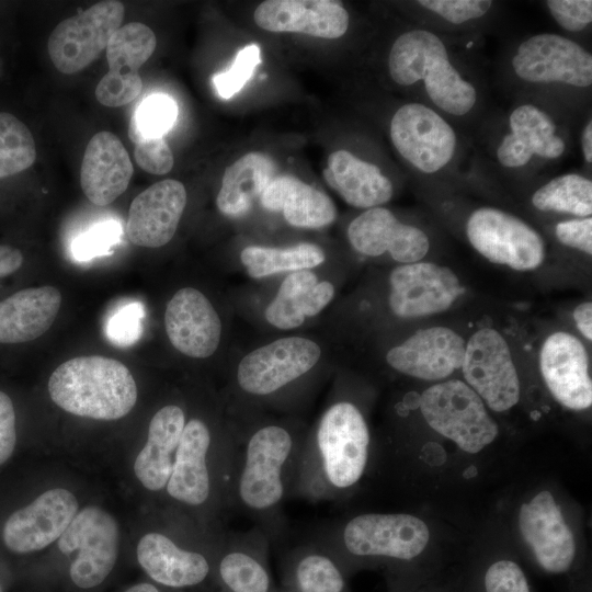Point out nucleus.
Listing matches in <instances>:
<instances>
[{"label": "nucleus", "mask_w": 592, "mask_h": 592, "mask_svg": "<svg viewBox=\"0 0 592 592\" xmlns=\"http://www.w3.org/2000/svg\"><path fill=\"white\" fill-rule=\"evenodd\" d=\"M429 538L428 525L410 514H361L353 517L343 532L344 545L351 554L400 560L418 557Z\"/></svg>", "instance_id": "13"}, {"label": "nucleus", "mask_w": 592, "mask_h": 592, "mask_svg": "<svg viewBox=\"0 0 592 592\" xmlns=\"http://www.w3.org/2000/svg\"><path fill=\"white\" fill-rule=\"evenodd\" d=\"M134 172L127 150L113 133L99 132L89 140L80 169V184L96 206L113 203L127 189Z\"/></svg>", "instance_id": "25"}, {"label": "nucleus", "mask_w": 592, "mask_h": 592, "mask_svg": "<svg viewBox=\"0 0 592 592\" xmlns=\"http://www.w3.org/2000/svg\"><path fill=\"white\" fill-rule=\"evenodd\" d=\"M573 320L578 330L589 341L592 340V304L583 301L573 310Z\"/></svg>", "instance_id": "50"}, {"label": "nucleus", "mask_w": 592, "mask_h": 592, "mask_svg": "<svg viewBox=\"0 0 592 592\" xmlns=\"http://www.w3.org/2000/svg\"><path fill=\"white\" fill-rule=\"evenodd\" d=\"M184 425V412L174 405L161 408L152 417L147 442L134 463L136 477L148 490L158 491L167 486Z\"/></svg>", "instance_id": "30"}, {"label": "nucleus", "mask_w": 592, "mask_h": 592, "mask_svg": "<svg viewBox=\"0 0 592 592\" xmlns=\"http://www.w3.org/2000/svg\"><path fill=\"white\" fill-rule=\"evenodd\" d=\"M539 369L547 388L560 405L576 411L591 407L589 356L576 335L566 331L548 335L539 352Z\"/></svg>", "instance_id": "17"}, {"label": "nucleus", "mask_w": 592, "mask_h": 592, "mask_svg": "<svg viewBox=\"0 0 592 592\" xmlns=\"http://www.w3.org/2000/svg\"><path fill=\"white\" fill-rule=\"evenodd\" d=\"M426 423L467 453H478L492 443L498 424L481 398L465 383L451 379L426 388L420 398Z\"/></svg>", "instance_id": "3"}, {"label": "nucleus", "mask_w": 592, "mask_h": 592, "mask_svg": "<svg viewBox=\"0 0 592 592\" xmlns=\"http://www.w3.org/2000/svg\"><path fill=\"white\" fill-rule=\"evenodd\" d=\"M257 25L274 33H301L321 38H339L349 29V13L331 0H267L253 13Z\"/></svg>", "instance_id": "24"}, {"label": "nucleus", "mask_w": 592, "mask_h": 592, "mask_svg": "<svg viewBox=\"0 0 592 592\" xmlns=\"http://www.w3.org/2000/svg\"><path fill=\"white\" fill-rule=\"evenodd\" d=\"M164 327L173 348L186 356L205 358L219 345V316L206 296L193 287L179 289L169 300Z\"/></svg>", "instance_id": "21"}, {"label": "nucleus", "mask_w": 592, "mask_h": 592, "mask_svg": "<svg viewBox=\"0 0 592 592\" xmlns=\"http://www.w3.org/2000/svg\"><path fill=\"white\" fill-rule=\"evenodd\" d=\"M466 341L447 327L420 329L391 348L386 361L397 372L422 380L436 382L460 369Z\"/></svg>", "instance_id": "18"}, {"label": "nucleus", "mask_w": 592, "mask_h": 592, "mask_svg": "<svg viewBox=\"0 0 592 592\" xmlns=\"http://www.w3.org/2000/svg\"><path fill=\"white\" fill-rule=\"evenodd\" d=\"M317 443L331 485L343 489L360 480L367 463L369 433L353 403L338 402L323 413Z\"/></svg>", "instance_id": "10"}, {"label": "nucleus", "mask_w": 592, "mask_h": 592, "mask_svg": "<svg viewBox=\"0 0 592 592\" xmlns=\"http://www.w3.org/2000/svg\"><path fill=\"white\" fill-rule=\"evenodd\" d=\"M272 160L261 152H249L226 168L216 197L219 212L229 217L246 214L273 179Z\"/></svg>", "instance_id": "33"}, {"label": "nucleus", "mask_w": 592, "mask_h": 592, "mask_svg": "<svg viewBox=\"0 0 592 592\" xmlns=\"http://www.w3.org/2000/svg\"><path fill=\"white\" fill-rule=\"evenodd\" d=\"M261 62L260 47L250 44L241 48L234 60L231 68L214 76L213 82L218 95L230 99L237 94L253 75Z\"/></svg>", "instance_id": "40"}, {"label": "nucleus", "mask_w": 592, "mask_h": 592, "mask_svg": "<svg viewBox=\"0 0 592 592\" xmlns=\"http://www.w3.org/2000/svg\"><path fill=\"white\" fill-rule=\"evenodd\" d=\"M511 67L530 83H563L585 89L592 84V55L579 43L555 33H538L516 47Z\"/></svg>", "instance_id": "9"}, {"label": "nucleus", "mask_w": 592, "mask_h": 592, "mask_svg": "<svg viewBox=\"0 0 592 592\" xmlns=\"http://www.w3.org/2000/svg\"><path fill=\"white\" fill-rule=\"evenodd\" d=\"M36 146L29 127L14 115L0 112V179L30 168Z\"/></svg>", "instance_id": "36"}, {"label": "nucleus", "mask_w": 592, "mask_h": 592, "mask_svg": "<svg viewBox=\"0 0 592 592\" xmlns=\"http://www.w3.org/2000/svg\"><path fill=\"white\" fill-rule=\"evenodd\" d=\"M388 72L401 87L420 82L430 102L449 116L464 117L476 106L475 86L453 64L443 39L428 29H410L395 39Z\"/></svg>", "instance_id": "1"}, {"label": "nucleus", "mask_w": 592, "mask_h": 592, "mask_svg": "<svg viewBox=\"0 0 592 592\" xmlns=\"http://www.w3.org/2000/svg\"><path fill=\"white\" fill-rule=\"evenodd\" d=\"M223 581L234 592H267L269 576L251 556L234 551L226 555L219 565Z\"/></svg>", "instance_id": "38"}, {"label": "nucleus", "mask_w": 592, "mask_h": 592, "mask_svg": "<svg viewBox=\"0 0 592 592\" xmlns=\"http://www.w3.org/2000/svg\"><path fill=\"white\" fill-rule=\"evenodd\" d=\"M124 15L122 2L107 0L61 21L47 42L54 66L65 75L77 73L89 66L106 49Z\"/></svg>", "instance_id": "7"}, {"label": "nucleus", "mask_w": 592, "mask_h": 592, "mask_svg": "<svg viewBox=\"0 0 592 592\" xmlns=\"http://www.w3.org/2000/svg\"><path fill=\"white\" fill-rule=\"evenodd\" d=\"M77 511L78 502L70 491L47 490L11 514L3 527V542L18 554L41 550L61 536Z\"/></svg>", "instance_id": "19"}, {"label": "nucleus", "mask_w": 592, "mask_h": 592, "mask_svg": "<svg viewBox=\"0 0 592 592\" xmlns=\"http://www.w3.org/2000/svg\"><path fill=\"white\" fill-rule=\"evenodd\" d=\"M186 205L184 185L173 179L159 181L132 202L126 232L133 244L159 248L174 236Z\"/></svg>", "instance_id": "22"}, {"label": "nucleus", "mask_w": 592, "mask_h": 592, "mask_svg": "<svg viewBox=\"0 0 592 592\" xmlns=\"http://www.w3.org/2000/svg\"><path fill=\"white\" fill-rule=\"evenodd\" d=\"M137 559L150 578L174 588L197 584L209 571L203 555L181 549L159 533H148L140 538Z\"/></svg>", "instance_id": "31"}, {"label": "nucleus", "mask_w": 592, "mask_h": 592, "mask_svg": "<svg viewBox=\"0 0 592 592\" xmlns=\"http://www.w3.org/2000/svg\"><path fill=\"white\" fill-rule=\"evenodd\" d=\"M121 236L122 228L117 221L99 223L73 240L72 254L78 261L109 254L111 248L119 242Z\"/></svg>", "instance_id": "41"}, {"label": "nucleus", "mask_w": 592, "mask_h": 592, "mask_svg": "<svg viewBox=\"0 0 592 592\" xmlns=\"http://www.w3.org/2000/svg\"><path fill=\"white\" fill-rule=\"evenodd\" d=\"M265 209L282 212L285 220L299 228H321L337 217L331 198L293 175L273 178L260 196Z\"/></svg>", "instance_id": "29"}, {"label": "nucleus", "mask_w": 592, "mask_h": 592, "mask_svg": "<svg viewBox=\"0 0 592 592\" xmlns=\"http://www.w3.org/2000/svg\"><path fill=\"white\" fill-rule=\"evenodd\" d=\"M48 392L65 411L95 420H117L134 408L136 382L122 362L100 355L79 356L50 375Z\"/></svg>", "instance_id": "2"}, {"label": "nucleus", "mask_w": 592, "mask_h": 592, "mask_svg": "<svg viewBox=\"0 0 592 592\" xmlns=\"http://www.w3.org/2000/svg\"><path fill=\"white\" fill-rule=\"evenodd\" d=\"M60 304V292L47 285L23 288L0 300V344L25 343L43 335Z\"/></svg>", "instance_id": "26"}, {"label": "nucleus", "mask_w": 592, "mask_h": 592, "mask_svg": "<svg viewBox=\"0 0 592 592\" xmlns=\"http://www.w3.org/2000/svg\"><path fill=\"white\" fill-rule=\"evenodd\" d=\"M581 148L587 163L592 162V119H589L581 133Z\"/></svg>", "instance_id": "51"}, {"label": "nucleus", "mask_w": 592, "mask_h": 592, "mask_svg": "<svg viewBox=\"0 0 592 592\" xmlns=\"http://www.w3.org/2000/svg\"><path fill=\"white\" fill-rule=\"evenodd\" d=\"M292 447L289 433L277 425L261 428L250 437L239 479V496L247 506L266 510L281 501L282 470Z\"/></svg>", "instance_id": "14"}, {"label": "nucleus", "mask_w": 592, "mask_h": 592, "mask_svg": "<svg viewBox=\"0 0 592 592\" xmlns=\"http://www.w3.org/2000/svg\"><path fill=\"white\" fill-rule=\"evenodd\" d=\"M389 134L397 152L423 174L442 171L456 155L455 129L436 110L421 102L401 105L391 117Z\"/></svg>", "instance_id": "5"}, {"label": "nucleus", "mask_w": 592, "mask_h": 592, "mask_svg": "<svg viewBox=\"0 0 592 592\" xmlns=\"http://www.w3.org/2000/svg\"><path fill=\"white\" fill-rule=\"evenodd\" d=\"M533 206L540 212L573 215L592 214V181L579 173H565L539 186L532 195Z\"/></svg>", "instance_id": "35"}, {"label": "nucleus", "mask_w": 592, "mask_h": 592, "mask_svg": "<svg viewBox=\"0 0 592 592\" xmlns=\"http://www.w3.org/2000/svg\"><path fill=\"white\" fill-rule=\"evenodd\" d=\"M178 105L168 94L147 96L137 106L128 126V137L136 145L146 138L163 137L173 126Z\"/></svg>", "instance_id": "37"}, {"label": "nucleus", "mask_w": 592, "mask_h": 592, "mask_svg": "<svg viewBox=\"0 0 592 592\" xmlns=\"http://www.w3.org/2000/svg\"><path fill=\"white\" fill-rule=\"evenodd\" d=\"M348 238L361 254L388 253L401 264L419 262L430 250V239L422 229L401 223L384 207L368 208L355 217L348 227Z\"/></svg>", "instance_id": "20"}, {"label": "nucleus", "mask_w": 592, "mask_h": 592, "mask_svg": "<svg viewBox=\"0 0 592 592\" xmlns=\"http://www.w3.org/2000/svg\"><path fill=\"white\" fill-rule=\"evenodd\" d=\"M126 592H159L152 584L139 583L129 588Z\"/></svg>", "instance_id": "52"}, {"label": "nucleus", "mask_w": 592, "mask_h": 592, "mask_svg": "<svg viewBox=\"0 0 592 592\" xmlns=\"http://www.w3.org/2000/svg\"><path fill=\"white\" fill-rule=\"evenodd\" d=\"M24 257L20 249L0 244V278L12 275L23 264Z\"/></svg>", "instance_id": "49"}, {"label": "nucleus", "mask_w": 592, "mask_h": 592, "mask_svg": "<svg viewBox=\"0 0 592 592\" xmlns=\"http://www.w3.org/2000/svg\"><path fill=\"white\" fill-rule=\"evenodd\" d=\"M240 259L248 274L260 278L275 273L318 266L325 261V253L312 243H299L287 248L250 246L241 251Z\"/></svg>", "instance_id": "34"}, {"label": "nucleus", "mask_w": 592, "mask_h": 592, "mask_svg": "<svg viewBox=\"0 0 592 592\" xmlns=\"http://www.w3.org/2000/svg\"><path fill=\"white\" fill-rule=\"evenodd\" d=\"M465 383L491 410L503 412L520 400V379L506 340L493 328H481L466 342L460 367Z\"/></svg>", "instance_id": "6"}, {"label": "nucleus", "mask_w": 592, "mask_h": 592, "mask_svg": "<svg viewBox=\"0 0 592 592\" xmlns=\"http://www.w3.org/2000/svg\"><path fill=\"white\" fill-rule=\"evenodd\" d=\"M510 132L505 134L496 150L500 166L520 169L533 157L555 160L566 150L563 138L557 133L553 117L531 103L515 106L509 115Z\"/></svg>", "instance_id": "23"}, {"label": "nucleus", "mask_w": 592, "mask_h": 592, "mask_svg": "<svg viewBox=\"0 0 592 592\" xmlns=\"http://www.w3.org/2000/svg\"><path fill=\"white\" fill-rule=\"evenodd\" d=\"M471 247L494 264L515 271H533L545 260L540 234L520 217L491 206L475 209L466 221Z\"/></svg>", "instance_id": "4"}, {"label": "nucleus", "mask_w": 592, "mask_h": 592, "mask_svg": "<svg viewBox=\"0 0 592 592\" xmlns=\"http://www.w3.org/2000/svg\"><path fill=\"white\" fill-rule=\"evenodd\" d=\"M156 44L153 31L140 22L127 23L113 33L106 46L109 71L95 88L101 104L118 107L138 96L143 89L138 70L151 57Z\"/></svg>", "instance_id": "15"}, {"label": "nucleus", "mask_w": 592, "mask_h": 592, "mask_svg": "<svg viewBox=\"0 0 592 592\" xmlns=\"http://www.w3.org/2000/svg\"><path fill=\"white\" fill-rule=\"evenodd\" d=\"M118 539L117 523L104 510L87 506L77 513L58 538L62 554H77L70 566L72 582L83 589L103 582L116 562Z\"/></svg>", "instance_id": "8"}, {"label": "nucleus", "mask_w": 592, "mask_h": 592, "mask_svg": "<svg viewBox=\"0 0 592 592\" xmlns=\"http://www.w3.org/2000/svg\"><path fill=\"white\" fill-rule=\"evenodd\" d=\"M415 3L454 25L485 16L493 4L490 0H420Z\"/></svg>", "instance_id": "42"}, {"label": "nucleus", "mask_w": 592, "mask_h": 592, "mask_svg": "<svg viewBox=\"0 0 592 592\" xmlns=\"http://www.w3.org/2000/svg\"><path fill=\"white\" fill-rule=\"evenodd\" d=\"M144 307L139 303H129L119 307L106 325L109 340L117 346L134 344L143 331Z\"/></svg>", "instance_id": "43"}, {"label": "nucleus", "mask_w": 592, "mask_h": 592, "mask_svg": "<svg viewBox=\"0 0 592 592\" xmlns=\"http://www.w3.org/2000/svg\"><path fill=\"white\" fill-rule=\"evenodd\" d=\"M209 444V430L203 421L192 419L184 425L166 486L173 499L190 505H200L207 500L209 476L206 456Z\"/></svg>", "instance_id": "28"}, {"label": "nucleus", "mask_w": 592, "mask_h": 592, "mask_svg": "<svg viewBox=\"0 0 592 592\" xmlns=\"http://www.w3.org/2000/svg\"><path fill=\"white\" fill-rule=\"evenodd\" d=\"M483 589L485 592H531L523 569L508 559L489 566L483 576Z\"/></svg>", "instance_id": "44"}, {"label": "nucleus", "mask_w": 592, "mask_h": 592, "mask_svg": "<svg viewBox=\"0 0 592 592\" xmlns=\"http://www.w3.org/2000/svg\"><path fill=\"white\" fill-rule=\"evenodd\" d=\"M519 528L543 570L567 572L576 556L573 534L553 494L543 490L519 512Z\"/></svg>", "instance_id": "16"}, {"label": "nucleus", "mask_w": 592, "mask_h": 592, "mask_svg": "<svg viewBox=\"0 0 592 592\" xmlns=\"http://www.w3.org/2000/svg\"><path fill=\"white\" fill-rule=\"evenodd\" d=\"M301 592H342L344 581L335 565L322 555H309L296 569Z\"/></svg>", "instance_id": "39"}, {"label": "nucleus", "mask_w": 592, "mask_h": 592, "mask_svg": "<svg viewBox=\"0 0 592 592\" xmlns=\"http://www.w3.org/2000/svg\"><path fill=\"white\" fill-rule=\"evenodd\" d=\"M558 241L569 248L592 254V218H572L558 223L555 227Z\"/></svg>", "instance_id": "47"}, {"label": "nucleus", "mask_w": 592, "mask_h": 592, "mask_svg": "<svg viewBox=\"0 0 592 592\" xmlns=\"http://www.w3.org/2000/svg\"><path fill=\"white\" fill-rule=\"evenodd\" d=\"M139 168L152 174H166L173 168V155L163 137L146 138L135 145Z\"/></svg>", "instance_id": "46"}, {"label": "nucleus", "mask_w": 592, "mask_h": 592, "mask_svg": "<svg viewBox=\"0 0 592 592\" xmlns=\"http://www.w3.org/2000/svg\"><path fill=\"white\" fill-rule=\"evenodd\" d=\"M16 442L15 412L11 398L0 390V465L13 453Z\"/></svg>", "instance_id": "48"}, {"label": "nucleus", "mask_w": 592, "mask_h": 592, "mask_svg": "<svg viewBox=\"0 0 592 592\" xmlns=\"http://www.w3.org/2000/svg\"><path fill=\"white\" fill-rule=\"evenodd\" d=\"M545 4L555 22L567 32H580L592 22L591 0H548Z\"/></svg>", "instance_id": "45"}, {"label": "nucleus", "mask_w": 592, "mask_h": 592, "mask_svg": "<svg viewBox=\"0 0 592 592\" xmlns=\"http://www.w3.org/2000/svg\"><path fill=\"white\" fill-rule=\"evenodd\" d=\"M389 284V307L397 317L405 319L444 312L465 292L448 266L422 261L395 267Z\"/></svg>", "instance_id": "11"}, {"label": "nucleus", "mask_w": 592, "mask_h": 592, "mask_svg": "<svg viewBox=\"0 0 592 592\" xmlns=\"http://www.w3.org/2000/svg\"><path fill=\"white\" fill-rule=\"evenodd\" d=\"M333 296V285L328 281L318 282L314 272L309 270L292 272L267 305L265 319L278 329L297 328L306 317L318 315Z\"/></svg>", "instance_id": "32"}, {"label": "nucleus", "mask_w": 592, "mask_h": 592, "mask_svg": "<svg viewBox=\"0 0 592 592\" xmlns=\"http://www.w3.org/2000/svg\"><path fill=\"white\" fill-rule=\"evenodd\" d=\"M320 356L319 345L307 338L278 339L247 354L237 380L251 395H269L309 372Z\"/></svg>", "instance_id": "12"}, {"label": "nucleus", "mask_w": 592, "mask_h": 592, "mask_svg": "<svg viewBox=\"0 0 592 592\" xmlns=\"http://www.w3.org/2000/svg\"><path fill=\"white\" fill-rule=\"evenodd\" d=\"M323 178L349 205L357 208L379 207L394 194L391 181L376 164L344 149L329 155Z\"/></svg>", "instance_id": "27"}]
</instances>
